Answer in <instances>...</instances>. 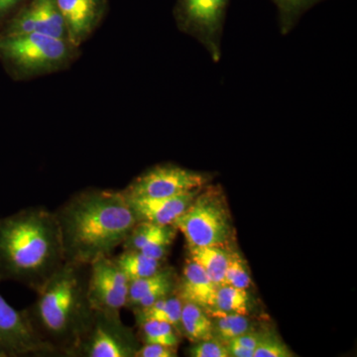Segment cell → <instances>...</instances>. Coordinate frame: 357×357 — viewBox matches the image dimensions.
Listing matches in <instances>:
<instances>
[{"label":"cell","instance_id":"obj_10","mask_svg":"<svg viewBox=\"0 0 357 357\" xmlns=\"http://www.w3.org/2000/svg\"><path fill=\"white\" fill-rule=\"evenodd\" d=\"M0 354L4 357L56 356L33 330L24 311H17L0 295Z\"/></svg>","mask_w":357,"mask_h":357},{"label":"cell","instance_id":"obj_6","mask_svg":"<svg viewBox=\"0 0 357 357\" xmlns=\"http://www.w3.org/2000/svg\"><path fill=\"white\" fill-rule=\"evenodd\" d=\"M230 0H178L175 18L178 29L204 45L213 62L222 57L223 25Z\"/></svg>","mask_w":357,"mask_h":357},{"label":"cell","instance_id":"obj_16","mask_svg":"<svg viewBox=\"0 0 357 357\" xmlns=\"http://www.w3.org/2000/svg\"><path fill=\"white\" fill-rule=\"evenodd\" d=\"M192 261L203 268L218 287L223 285L229 267L230 253L225 246L210 245L189 248Z\"/></svg>","mask_w":357,"mask_h":357},{"label":"cell","instance_id":"obj_9","mask_svg":"<svg viewBox=\"0 0 357 357\" xmlns=\"http://www.w3.org/2000/svg\"><path fill=\"white\" fill-rule=\"evenodd\" d=\"M129 279L112 256L89 264L88 298L95 311L121 312L128 303Z\"/></svg>","mask_w":357,"mask_h":357},{"label":"cell","instance_id":"obj_17","mask_svg":"<svg viewBox=\"0 0 357 357\" xmlns=\"http://www.w3.org/2000/svg\"><path fill=\"white\" fill-rule=\"evenodd\" d=\"M181 331L182 335H185L194 344L215 337L213 319L206 314L203 307L192 303H183Z\"/></svg>","mask_w":357,"mask_h":357},{"label":"cell","instance_id":"obj_29","mask_svg":"<svg viewBox=\"0 0 357 357\" xmlns=\"http://www.w3.org/2000/svg\"><path fill=\"white\" fill-rule=\"evenodd\" d=\"M177 347H167L159 344H143L134 357H176Z\"/></svg>","mask_w":357,"mask_h":357},{"label":"cell","instance_id":"obj_21","mask_svg":"<svg viewBox=\"0 0 357 357\" xmlns=\"http://www.w3.org/2000/svg\"><path fill=\"white\" fill-rule=\"evenodd\" d=\"M140 337L143 344H159L177 347L180 333L170 324L156 319L140 321Z\"/></svg>","mask_w":357,"mask_h":357},{"label":"cell","instance_id":"obj_2","mask_svg":"<svg viewBox=\"0 0 357 357\" xmlns=\"http://www.w3.org/2000/svg\"><path fill=\"white\" fill-rule=\"evenodd\" d=\"M65 262L55 211L32 206L0 218V283L37 293Z\"/></svg>","mask_w":357,"mask_h":357},{"label":"cell","instance_id":"obj_27","mask_svg":"<svg viewBox=\"0 0 357 357\" xmlns=\"http://www.w3.org/2000/svg\"><path fill=\"white\" fill-rule=\"evenodd\" d=\"M293 352L280 338L266 333L261 344L256 347L253 357H292Z\"/></svg>","mask_w":357,"mask_h":357},{"label":"cell","instance_id":"obj_1","mask_svg":"<svg viewBox=\"0 0 357 357\" xmlns=\"http://www.w3.org/2000/svg\"><path fill=\"white\" fill-rule=\"evenodd\" d=\"M66 261L91 264L112 256L138 222L122 192L86 189L55 211Z\"/></svg>","mask_w":357,"mask_h":357},{"label":"cell","instance_id":"obj_4","mask_svg":"<svg viewBox=\"0 0 357 357\" xmlns=\"http://www.w3.org/2000/svg\"><path fill=\"white\" fill-rule=\"evenodd\" d=\"M77 56L79 47L72 42L37 32L0 37V58L21 79L66 70Z\"/></svg>","mask_w":357,"mask_h":357},{"label":"cell","instance_id":"obj_18","mask_svg":"<svg viewBox=\"0 0 357 357\" xmlns=\"http://www.w3.org/2000/svg\"><path fill=\"white\" fill-rule=\"evenodd\" d=\"M183 301L178 295L172 294L168 297L157 301L151 306L135 311L136 321H140L146 319H156V321H165L170 324L182 335L181 331V314H182Z\"/></svg>","mask_w":357,"mask_h":357},{"label":"cell","instance_id":"obj_7","mask_svg":"<svg viewBox=\"0 0 357 357\" xmlns=\"http://www.w3.org/2000/svg\"><path fill=\"white\" fill-rule=\"evenodd\" d=\"M139 347L132 331L122 323L121 312L95 311L72 357H134Z\"/></svg>","mask_w":357,"mask_h":357},{"label":"cell","instance_id":"obj_33","mask_svg":"<svg viewBox=\"0 0 357 357\" xmlns=\"http://www.w3.org/2000/svg\"><path fill=\"white\" fill-rule=\"evenodd\" d=\"M0 357H4V356H2V354H0Z\"/></svg>","mask_w":357,"mask_h":357},{"label":"cell","instance_id":"obj_20","mask_svg":"<svg viewBox=\"0 0 357 357\" xmlns=\"http://www.w3.org/2000/svg\"><path fill=\"white\" fill-rule=\"evenodd\" d=\"M213 330L215 337L227 344L232 338L239 337L243 333L250 332V321L244 314H229L213 310Z\"/></svg>","mask_w":357,"mask_h":357},{"label":"cell","instance_id":"obj_22","mask_svg":"<svg viewBox=\"0 0 357 357\" xmlns=\"http://www.w3.org/2000/svg\"><path fill=\"white\" fill-rule=\"evenodd\" d=\"M248 303L249 296L244 289L222 285L218 287L213 310L246 316L248 312Z\"/></svg>","mask_w":357,"mask_h":357},{"label":"cell","instance_id":"obj_30","mask_svg":"<svg viewBox=\"0 0 357 357\" xmlns=\"http://www.w3.org/2000/svg\"><path fill=\"white\" fill-rule=\"evenodd\" d=\"M266 333H267L250 331V332L243 333V335H239V337L232 338L229 342L241 345V347H246V349H251V351H255L256 347L261 344L262 340H264Z\"/></svg>","mask_w":357,"mask_h":357},{"label":"cell","instance_id":"obj_5","mask_svg":"<svg viewBox=\"0 0 357 357\" xmlns=\"http://www.w3.org/2000/svg\"><path fill=\"white\" fill-rule=\"evenodd\" d=\"M173 225L184 236L188 248L227 245L232 236V225L222 189L218 185L202 188Z\"/></svg>","mask_w":357,"mask_h":357},{"label":"cell","instance_id":"obj_32","mask_svg":"<svg viewBox=\"0 0 357 357\" xmlns=\"http://www.w3.org/2000/svg\"><path fill=\"white\" fill-rule=\"evenodd\" d=\"M20 1L21 0H0V17L10 13Z\"/></svg>","mask_w":357,"mask_h":357},{"label":"cell","instance_id":"obj_25","mask_svg":"<svg viewBox=\"0 0 357 357\" xmlns=\"http://www.w3.org/2000/svg\"><path fill=\"white\" fill-rule=\"evenodd\" d=\"M250 284V275L243 258L237 253H230L229 267L225 273L223 285L234 286L246 290Z\"/></svg>","mask_w":357,"mask_h":357},{"label":"cell","instance_id":"obj_28","mask_svg":"<svg viewBox=\"0 0 357 357\" xmlns=\"http://www.w3.org/2000/svg\"><path fill=\"white\" fill-rule=\"evenodd\" d=\"M189 354L192 357H229L227 344L215 337L195 342Z\"/></svg>","mask_w":357,"mask_h":357},{"label":"cell","instance_id":"obj_11","mask_svg":"<svg viewBox=\"0 0 357 357\" xmlns=\"http://www.w3.org/2000/svg\"><path fill=\"white\" fill-rule=\"evenodd\" d=\"M64 18L70 41L79 47L91 36L102 22L107 0H55Z\"/></svg>","mask_w":357,"mask_h":357},{"label":"cell","instance_id":"obj_24","mask_svg":"<svg viewBox=\"0 0 357 357\" xmlns=\"http://www.w3.org/2000/svg\"><path fill=\"white\" fill-rule=\"evenodd\" d=\"M176 234H177V229L174 227V225H165L158 236L141 249L140 252L162 261L168 255Z\"/></svg>","mask_w":357,"mask_h":357},{"label":"cell","instance_id":"obj_15","mask_svg":"<svg viewBox=\"0 0 357 357\" xmlns=\"http://www.w3.org/2000/svg\"><path fill=\"white\" fill-rule=\"evenodd\" d=\"M30 6L37 33L70 41L67 26L55 0H32Z\"/></svg>","mask_w":357,"mask_h":357},{"label":"cell","instance_id":"obj_19","mask_svg":"<svg viewBox=\"0 0 357 357\" xmlns=\"http://www.w3.org/2000/svg\"><path fill=\"white\" fill-rule=\"evenodd\" d=\"M114 259L123 273L128 276L129 281L151 276L163 267L160 260L154 259L136 250H126L121 255L114 257Z\"/></svg>","mask_w":357,"mask_h":357},{"label":"cell","instance_id":"obj_26","mask_svg":"<svg viewBox=\"0 0 357 357\" xmlns=\"http://www.w3.org/2000/svg\"><path fill=\"white\" fill-rule=\"evenodd\" d=\"M36 32L34 14L30 4L21 9L20 13L13 18L2 36H18Z\"/></svg>","mask_w":357,"mask_h":357},{"label":"cell","instance_id":"obj_14","mask_svg":"<svg viewBox=\"0 0 357 357\" xmlns=\"http://www.w3.org/2000/svg\"><path fill=\"white\" fill-rule=\"evenodd\" d=\"M176 290L183 302L192 303L203 309H215L218 286L203 268L192 259L185 263Z\"/></svg>","mask_w":357,"mask_h":357},{"label":"cell","instance_id":"obj_23","mask_svg":"<svg viewBox=\"0 0 357 357\" xmlns=\"http://www.w3.org/2000/svg\"><path fill=\"white\" fill-rule=\"evenodd\" d=\"M278 9L282 34L292 31L301 16L324 0H272Z\"/></svg>","mask_w":357,"mask_h":357},{"label":"cell","instance_id":"obj_13","mask_svg":"<svg viewBox=\"0 0 357 357\" xmlns=\"http://www.w3.org/2000/svg\"><path fill=\"white\" fill-rule=\"evenodd\" d=\"M177 284L175 271L169 267H162L151 276L130 281L126 307L135 312L151 306L157 301L172 295Z\"/></svg>","mask_w":357,"mask_h":357},{"label":"cell","instance_id":"obj_3","mask_svg":"<svg viewBox=\"0 0 357 357\" xmlns=\"http://www.w3.org/2000/svg\"><path fill=\"white\" fill-rule=\"evenodd\" d=\"M89 265L66 261L24 311L33 330L56 356L72 357L95 314L88 298Z\"/></svg>","mask_w":357,"mask_h":357},{"label":"cell","instance_id":"obj_12","mask_svg":"<svg viewBox=\"0 0 357 357\" xmlns=\"http://www.w3.org/2000/svg\"><path fill=\"white\" fill-rule=\"evenodd\" d=\"M204 188V187H203ZM201 189L167 198H126L138 222L173 225ZM123 194V192H122Z\"/></svg>","mask_w":357,"mask_h":357},{"label":"cell","instance_id":"obj_8","mask_svg":"<svg viewBox=\"0 0 357 357\" xmlns=\"http://www.w3.org/2000/svg\"><path fill=\"white\" fill-rule=\"evenodd\" d=\"M210 178L208 174L175 164H159L134 178L121 192L126 198H167L202 189Z\"/></svg>","mask_w":357,"mask_h":357},{"label":"cell","instance_id":"obj_31","mask_svg":"<svg viewBox=\"0 0 357 357\" xmlns=\"http://www.w3.org/2000/svg\"><path fill=\"white\" fill-rule=\"evenodd\" d=\"M227 349H229V357H253L255 351L246 347H241L234 342H227Z\"/></svg>","mask_w":357,"mask_h":357}]
</instances>
